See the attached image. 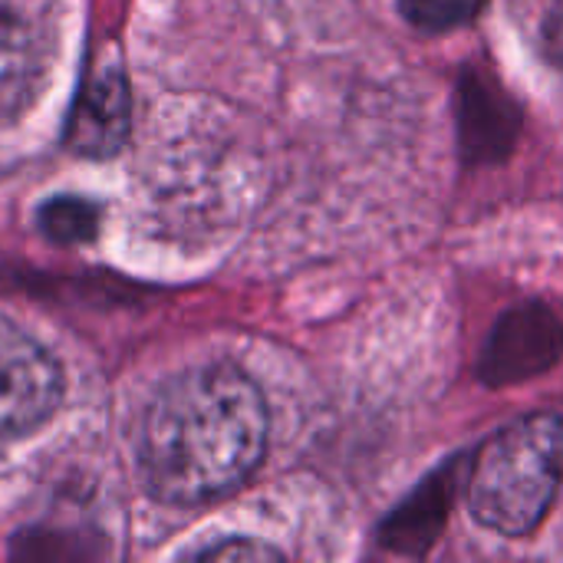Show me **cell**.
<instances>
[{
  "label": "cell",
  "instance_id": "obj_5",
  "mask_svg": "<svg viewBox=\"0 0 563 563\" xmlns=\"http://www.w3.org/2000/svg\"><path fill=\"white\" fill-rule=\"evenodd\" d=\"M455 106H459V119H455L459 145L468 165L501 162L515 148V139L521 132V109L488 69L482 66L465 69L455 92Z\"/></svg>",
  "mask_w": 563,
  "mask_h": 563
},
{
  "label": "cell",
  "instance_id": "obj_3",
  "mask_svg": "<svg viewBox=\"0 0 563 563\" xmlns=\"http://www.w3.org/2000/svg\"><path fill=\"white\" fill-rule=\"evenodd\" d=\"M63 399L59 363L0 317V442L36 432Z\"/></svg>",
  "mask_w": 563,
  "mask_h": 563
},
{
  "label": "cell",
  "instance_id": "obj_12",
  "mask_svg": "<svg viewBox=\"0 0 563 563\" xmlns=\"http://www.w3.org/2000/svg\"><path fill=\"white\" fill-rule=\"evenodd\" d=\"M544 36H548V53H551V59H554V63L563 69V0L554 7V13H551V20H548Z\"/></svg>",
  "mask_w": 563,
  "mask_h": 563
},
{
  "label": "cell",
  "instance_id": "obj_8",
  "mask_svg": "<svg viewBox=\"0 0 563 563\" xmlns=\"http://www.w3.org/2000/svg\"><path fill=\"white\" fill-rule=\"evenodd\" d=\"M40 73L36 40L26 23L0 7V115L20 109Z\"/></svg>",
  "mask_w": 563,
  "mask_h": 563
},
{
  "label": "cell",
  "instance_id": "obj_1",
  "mask_svg": "<svg viewBox=\"0 0 563 563\" xmlns=\"http://www.w3.org/2000/svg\"><path fill=\"white\" fill-rule=\"evenodd\" d=\"M267 402L238 366L214 363L168 379L139 435L145 492L175 508H198L238 492L267 452Z\"/></svg>",
  "mask_w": 563,
  "mask_h": 563
},
{
  "label": "cell",
  "instance_id": "obj_7",
  "mask_svg": "<svg viewBox=\"0 0 563 563\" xmlns=\"http://www.w3.org/2000/svg\"><path fill=\"white\" fill-rule=\"evenodd\" d=\"M452 468H442L435 475H429L379 528V541L383 548L396 551V554H409V558H422L439 531L449 521V508H452Z\"/></svg>",
  "mask_w": 563,
  "mask_h": 563
},
{
  "label": "cell",
  "instance_id": "obj_4",
  "mask_svg": "<svg viewBox=\"0 0 563 563\" xmlns=\"http://www.w3.org/2000/svg\"><path fill=\"white\" fill-rule=\"evenodd\" d=\"M561 356L563 320L548 303L528 300L501 313V320L488 333L478 360V376L482 383L501 389L548 373L561 363Z\"/></svg>",
  "mask_w": 563,
  "mask_h": 563
},
{
  "label": "cell",
  "instance_id": "obj_6",
  "mask_svg": "<svg viewBox=\"0 0 563 563\" xmlns=\"http://www.w3.org/2000/svg\"><path fill=\"white\" fill-rule=\"evenodd\" d=\"M129 132V86L119 63H99L73 106L66 142L82 155H109Z\"/></svg>",
  "mask_w": 563,
  "mask_h": 563
},
{
  "label": "cell",
  "instance_id": "obj_11",
  "mask_svg": "<svg viewBox=\"0 0 563 563\" xmlns=\"http://www.w3.org/2000/svg\"><path fill=\"white\" fill-rule=\"evenodd\" d=\"M195 558L201 561H231V558H251V561H277L280 551L271 548V544H261V541H224V544H214V548H205V551H195Z\"/></svg>",
  "mask_w": 563,
  "mask_h": 563
},
{
  "label": "cell",
  "instance_id": "obj_2",
  "mask_svg": "<svg viewBox=\"0 0 563 563\" xmlns=\"http://www.w3.org/2000/svg\"><path fill=\"white\" fill-rule=\"evenodd\" d=\"M563 485V419L534 412L498 429L468 472V511L488 531L528 538L554 508Z\"/></svg>",
  "mask_w": 563,
  "mask_h": 563
},
{
  "label": "cell",
  "instance_id": "obj_9",
  "mask_svg": "<svg viewBox=\"0 0 563 563\" xmlns=\"http://www.w3.org/2000/svg\"><path fill=\"white\" fill-rule=\"evenodd\" d=\"M399 3V13L422 33H449V30H459L465 23H472L485 0H396Z\"/></svg>",
  "mask_w": 563,
  "mask_h": 563
},
{
  "label": "cell",
  "instance_id": "obj_10",
  "mask_svg": "<svg viewBox=\"0 0 563 563\" xmlns=\"http://www.w3.org/2000/svg\"><path fill=\"white\" fill-rule=\"evenodd\" d=\"M96 221H99L96 208L89 201H79V198H56L40 211L43 231L59 244L89 241L96 234Z\"/></svg>",
  "mask_w": 563,
  "mask_h": 563
}]
</instances>
